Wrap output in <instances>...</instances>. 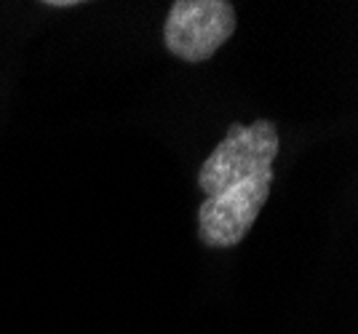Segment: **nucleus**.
I'll return each instance as SVG.
<instances>
[{
	"instance_id": "obj_1",
	"label": "nucleus",
	"mask_w": 358,
	"mask_h": 334,
	"mask_svg": "<svg viewBox=\"0 0 358 334\" xmlns=\"http://www.w3.org/2000/svg\"><path fill=\"white\" fill-rule=\"evenodd\" d=\"M281 150L278 126L268 118L249 123H233L224 139L209 152L198 171V187L209 196H217L227 187L249 180L254 174L270 171Z\"/></svg>"
},
{
	"instance_id": "obj_2",
	"label": "nucleus",
	"mask_w": 358,
	"mask_h": 334,
	"mask_svg": "<svg viewBox=\"0 0 358 334\" xmlns=\"http://www.w3.org/2000/svg\"><path fill=\"white\" fill-rule=\"evenodd\" d=\"M236 24V6L227 0H177L166 14L164 46L171 57L198 64L233 38Z\"/></svg>"
},
{
	"instance_id": "obj_3",
	"label": "nucleus",
	"mask_w": 358,
	"mask_h": 334,
	"mask_svg": "<svg viewBox=\"0 0 358 334\" xmlns=\"http://www.w3.org/2000/svg\"><path fill=\"white\" fill-rule=\"evenodd\" d=\"M273 168L254 174L249 180L227 187L217 196H209L198 209V238L209 249H233L238 246L246 233L265 209L273 187Z\"/></svg>"
},
{
	"instance_id": "obj_4",
	"label": "nucleus",
	"mask_w": 358,
	"mask_h": 334,
	"mask_svg": "<svg viewBox=\"0 0 358 334\" xmlns=\"http://www.w3.org/2000/svg\"><path fill=\"white\" fill-rule=\"evenodd\" d=\"M45 6H48V8H73L78 3H73V0H48Z\"/></svg>"
}]
</instances>
